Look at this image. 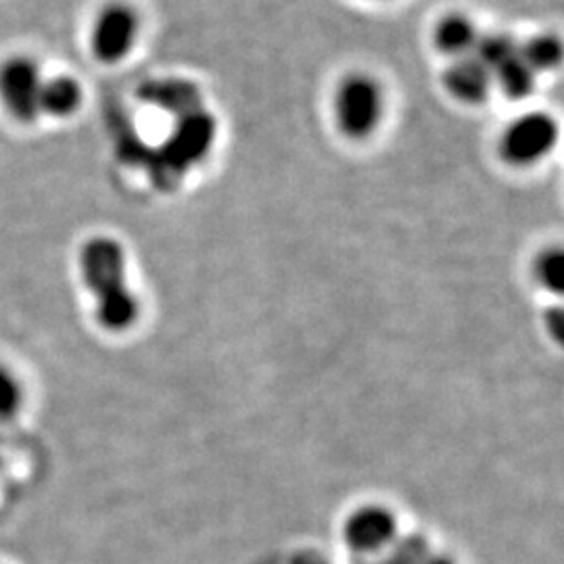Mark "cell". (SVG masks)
Returning a JSON list of instances; mask_svg holds the SVG:
<instances>
[{
	"instance_id": "obj_1",
	"label": "cell",
	"mask_w": 564,
	"mask_h": 564,
	"mask_svg": "<svg viewBox=\"0 0 564 564\" xmlns=\"http://www.w3.org/2000/svg\"><path fill=\"white\" fill-rule=\"evenodd\" d=\"M80 268L105 330L123 333L137 323L141 303L126 282V253L120 242L109 237L90 239L82 247Z\"/></svg>"
},
{
	"instance_id": "obj_2",
	"label": "cell",
	"mask_w": 564,
	"mask_h": 564,
	"mask_svg": "<svg viewBox=\"0 0 564 564\" xmlns=\"http://www.w3.org/2000/svg\"><path fill=\"white\" fill-rule=\"evenodd\" d=\"M216 139V120L199 109L176 121L174 132L163 142L162 149L153 153L149 167L155 184L167 191L182 181V176L209 153Z\"/></svg>"
},
{
	"instance_id": "obj_3",
	"label": "cell",
	"mask_w": 564,
	"mask_h": 564,
	"mask_svg": "<svg viewBox=\"0 0 564 564\" xmlns=\"http://www.w3.org/2000/svg\"><path fill=\"white\" fill-rule=\"evenodd\" d=\"M337 121L343 134L351 139L368 137L381 120L383 97L379 84L368 76H351L337 93Z\"/></svg>"
},
{
	"instance_id": "obj_4",
	"label": "cell",
	"mask_w": 564,
	"mask_h": 564,
	"mask_svg": "<svg viewBox=\"0 0 564 564\" xmlns=\"http://www.w3.org/2000/svg\"><path fill=\"white\" fill-rule=\"evenodd\" d=\"M42 74L30 57H11L0 65V101L11 118L32 123L41 116Z\"/></svg>"
},
{
	"instance_id": "obj_5",
	"label": "cell",
	"mask_w": 564,
	"mask_h": 564,
	"mask_svg": "<svg viewBox=\"0 0 564 564\" xmlns=\"http://www.w3.org/2000/svg\"><path fill=\"white\" fill-rule=\"evenodd\" d=\"M139 36V15L128 4L105 7L93 25L90 46L102 63H120L128 57Z\"/></svg>"
},
{
	"instance_id": "obj_6",
	"label": "cell",
	"mask_w": 564,
	"mask_h": 564,
	"mask_svg": "<svg viewBox=\"0 0 564 564\" xmlns=\"http://www.w3.org/2000/svg\"><path fill=\"white\" fill-rule=\"evenodd\" d=\"M558 141V126L545 113H529L510 123L502 139V155L514 165H529L545 158Z\"/></svg>"
},
{
	"instance_id": "obj_7",
	"label": "cell",
	"mask_w": 564,
	"mask_h": 564,
	"mask_svg": "<svg viewBox=\"0 0 564 564\" xmlns=\"http://www.w3.org/2000/svg\"><path fill=\"white\" fill-rule=\"evenodd\" d=\"M398 524L383 506H366L356 510L343 529V540L356 554H377L393 542Z\"/></svg>"
},
{
	"instance_id": "obj_8",
	"label": "cell",
	"mask_w": 564,
	"mask_h": 564,
	"mask_svg": "<svg viewBox=\"0 0 564 564\" xmlns=\"http://www.w3.org/2000/svg\"><path fill=\"white\" fill-rule=\"evenodd\" d=\"M445 90L458 101L477 105L484 102L491 90L494 76L481 61L473 55L458 57L444 74Z\"/></svg>"
},
{
	"instance_id": "obj_9",
	"label": "cell",
	"mask_w": 564,
	"mask_h": 564,
	"mask_svg": "<svg viewBox=\"0 0 564 564\" xmlns=\"http://www.w3.org/2000/svg\"><path fill=\"white\" fill-rule=\"evenodd\" d=\"M141 99L172 113L176 120L203 109L199 88L193 82L176 78L144 84L141 88Z\"/></svg>"
},
{
	"instance_id": "obj_10",
	"label": "cell",
	"mask_w": 564,
	"mask_h": 564,
	"mask_svg": "<svg viewBox=\"0 0 564 564\" xmlns=\"http://www.w3.org/2000/svg\"><path fill=\"white\" fill-rule=\"evenodd\" d=\"M82 105V86L69 76L42 82L41 113L51 118H69Z\"/></svg>"
},
{
	"instance_id": "obj_11",
	"label": "cell",
	"mask_w": 564,
	"mask_h": 564,
	"mask_svg": "<svg viewBox=\"0 0 564 564\" xmlns=\"http://www.w3.org/2000/svg\"><path fill=\"white\" fill-rule=\"evenodd\" d=\"M477 39L479 34L473 21L464 15H447L435 30V42L440 51H444L445 55H452L456 59L470 55Z\"/></svg>"
},
{
	"instance_id": "obj_12",
	"label": "cell",
	"mask_w": 564,
	"mask_h": 564,
	"mask_svg": "<svg viewBox=\"0 0 564 564\" xmlns=\"http://www.w3.org/2000/svg\"><path fill=\"white\" fill-rule=\"evenodd\" d=\"M494 80L500 84L510 99H523L535 86V72L524 63L521 53L494 72Z\"/></svg>"
},
{
	"instance_id": "obj_13",
	"label": "cell",
	"mask_w": 564,
	"mask_h": 564,
	"mask_svg": "<svg viewBox=\"0 0 564 564\" xmlns=\"http://www.w3.org/2000/svg\"><path fill=\"white\" fill-rule=\"evenodd\" d=\"M470 55L481 61L494 76L496 69H500L505 63L519 55V44L506 34H487L477 39Z\"/></svg>"
},
{
	"instance_id": "obj_14",
	"label": "cell",
	"mask_w": 564,
	"mask_h": 564,
	"mask_svg": "<svg viewBox=\"0 0 564 564\" xmlns=\"http://www.w3.org/2000/svg\"><path fill=\"white\" fill-rule=\"evenodd\" d=\"M429 558V544L423 535H405L393 540L381 550V556L364 564H424Z\"/></svg>"
},
{
	"instance_id": "obj_15",
	"label": "cell",
	"mask_w": 564,
	"mask_h": 564,
	"mask_svg": "<svg viewBox=\"0 0 564 564\" xmlns=\"http://www.w3.org/2000/svg\"><path fill=\"white\" fill-rule=\"evenodd\" d=\"M519 53L524 63L535 72H545L552 69L561 63L563 57V44L556 36H535L527 42L524 46H519Z\"/></svg>"
},
{
	"instance_id": "obj_16",
	"label": "cell",
	"mask_w": 564,
	"mask_h": 564,
	"mask_svg": "<svg viewBox=\"0 0 564 564\" xmlns=\"http://www.w3.org/2000/svg\"><path fill=\"white\" fill-rule=\"evenodd\" d=\"M23 384L20 377L7 366L0 362V423L13 421L23 408Z\"/></svg>"
},
{
	"instance_id": "obj_17",
	"label": "cell",
	"mask_w": 564,
	"mask_h": 564,
	"mask_svg": "<svg viewBox=\"0 0 564 564\" xmlns=\"http://www.w3.org/2000/svg\"><path fill=\"white\" fill-rule=\"evenodd\" d=\"M538 279L545 291L563 293L564 256L561 249H550L538 260Z\"/></svg>"
},
{
	"instance_id": "obj_18",
	"label": "cell",
	"mask_w": 564,
	"mask_h": 564,
	"mask_svg": "<svg viewBox=\"0 0 564 564\" xmlns=\"http://www.w3.org/2000/svg\"><path fill=\"white\" fill-rule=\"evenodd\" d=\"M550 326H552V333H554V337L558 339V341H563V310H554L552 312V321H550Z\"/></svg>"
},
{
	"instance_id": "obj_19",
	"label": "cell",
	"mask_w": 564,
	"mask_h": 564,
	"mask_svg": "<svg viewBox=\"0 0 564 564\" xmlns=\"http://www.w3.org/2000/svg\"><path fill=\"white\" fill-rule=\"evenodd\" d=\"M295 564H326L324 563L323 558L321 556H300L297 561H295Z\"/></svg>"
},
{
	"instance_id": "obj_20",
	"label": "cell",
	"mask_w": 564,
	"mask_h": 564,
	"mask_svg": "<svg viewBox=\"0 0 564 564\" xmlns=\"http://www.w3.org/2000/svg\"><path fill=\"white\" fill-rule=\"evenodd\" d=\"M424 564H454L449 558H445V556H429L426 558V563Z\"/></svg>"
}]
</instances>
